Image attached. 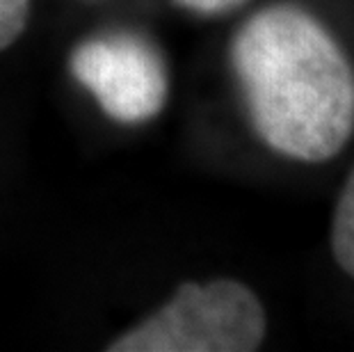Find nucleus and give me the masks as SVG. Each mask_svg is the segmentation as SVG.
I'll use <instances>...</instances> for the list:
<instances>
[{"mask_svg": "<svg viewBox=\"0 0 354 352\" xmlns=\"http://www.w3.org/2000/svg\"><path fill=\"white\" fill-rule=\"evenodd\" d=\"M256 133L277 154L329 160L354 131V69L318 19L272 5L238 30L231 46Z\"/></svg>", "mask_w": 354, "mask_h": 352, "instance_id": "nucleus-1", "label": "nucleus"}, {"mask_svg": "<svg viewBox=\"0 0 354 352\" xmlns=\"http://www.w3.org/2000/svg\"><path fill=\"white\" fill-rule=\"evenodd\" d=\"M268 332L256 293L236 279L183 284L145 323L108 346L110 352H252Z\"/></svg>", "mask_w": 354, "mask_h": 352, "instance_id": "nucleus-2", "label": "nucleus"}, {"mask_svg": "<svg viewBox=\"0 0 354 352\" xmlns=\"http://www.w3.org/2000/svg\"><path fill=\"white\" fill-rule=\"evenodd\" d=\"M71 71L96 96L105 115L124 124L151 119L167 99L160 55L133 35L80 44L71 57Z\"/></svg>", "mask_w": 354, "mask_h": 352, "instance_id": "nucleus-3", "label": "nucleus"}, {"mask_svg": "<svg viewBox=\"0 0 354 352\" xmlns=\"http://www.w3.org/2000/svg\"><path fill=\"white\" fill-rule=\"evenodd\" d=\"M331 254L345 275L354 279V169L338 194L331 220Z\"/></svg>", "mask_w": 354, "mask_h": 352, "instance_id": "nucleus-4", "label": "nucleus"}, {"mask_svg": "<svg viewBox=\"0 0 354 352\" xmlns=\"http://www.w3.org/2000/svg\"><path fill=\"white\" fill-rule=\"evenodd\" d=\"M30 0H0V50L12 46L26 30Z\"/></svg>", "mask_w": 354, "mask_h": 352, "instance_id": "nucleus-5", "label": "nucleus"}, {"mask_svg": "<svg viewBox=\"0 0 354 352\" xmlns=\"http://www.w3.org/2000/svg\"><path fill=\"white\" fill-rule=\"evenodd\" d=\"M180 3L201 14H220V12H227V10H233V7L243 5L245 0H180Z\"/></svg>", "mask_w": 354, "mask_h": 352, "instance_id": "nucleus-6", "label": "nucleus"}]
</instances>
